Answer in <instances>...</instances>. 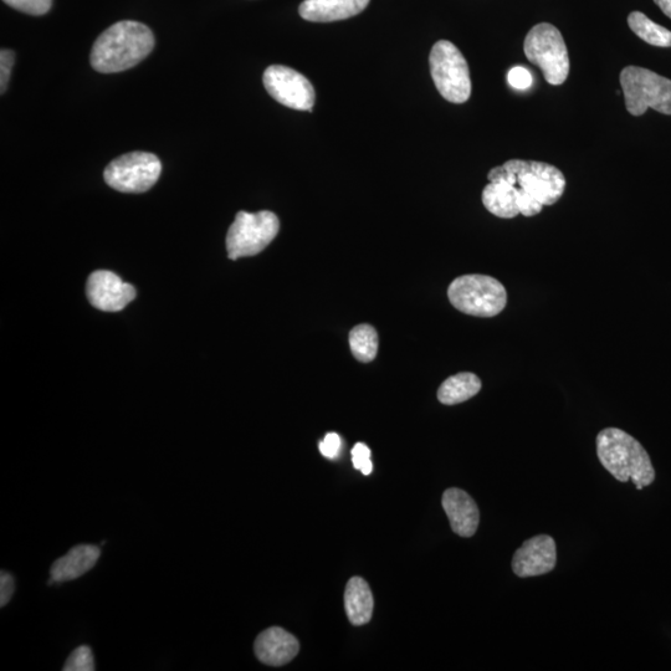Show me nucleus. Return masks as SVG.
Masks as SVG:
<instances>
[{
	"label": "nucleus",
	"mask_w": 671,
	"mask_h": 671,
	"mask_svg": "<svg viewBox=\"0 0 671 671\" xmlns=\"http://www.w3.org/2000/svg\"><path fill=\"white\" fill-rule=\"evenodd\" d=\"M254 650L261 663L270 667H283L299 654L300 643L285 629L271 627L258 635Z\"/></svg>",
	"instance_id": "13"
},
{
	"label": "nucleus",
	"mask_w": 671,
	"mask_h": 671,
	"mask_svg": "<svg viewBox=\"0 0 671 671\" xmlns=\"http://www.w3.org/2000/svg\"><path fill=\"white\" fill-rule=\"evenodd\" d=\"M483 191L484 207L491 214L503 219H512L520 214L517 204V192L514 184L503 178H494L489 181Z\"/></svg>",
	"instance_id": "18"
},
{
	"label": "nucleus",
	"mask_w": 671,
	"mask_h": 671,
	"mask_svg": "<svg viewBox=\"0 0 671 671\" xmlns=\"http://www.w3.org/2000/svg\"><path fill=\"white\" fill-rule=\"evenodd\" d=\"M494 178L514 184L520 214L524 217H535L545 206H553L566 191L565 174L544 162L507 161L503 166L491 169L488 179Z\"/></svg>",
	"instance_id": "1"
},
{
	"label": "nucleus",
	"mask_w": 671,
	"mask_h": 671,
	"mask_svg": "<svg viewBox=\"0 0 671 671\" xmlns=\"http://www.w3.org/2000/svg\"><path fill=\"white\" fill-rule=\"evenodd\" d=\"M442 504L455 534L462 537L475 535L479 527L480 512L478 505L466 491L448 489L443 494Z\"/></svg>",
	"instance_id": "14"
},
{
	"label": "nucleus",
	"mask_w": 671,
	"mask_h": 671,
	"mask_svg": "<svg viewBox=\"0 0 671 671\" xmlns=\"http://www.w3.org/2000/svg\"><path fill=\"white\" fill-rule=\"evenodd\" d=\"M481 381L474 373L463 372L449 377L444 381L438 391V399L445 406H455V404L469 401L480 392Z\"/></svg>",
	"instance_id": "19"
},
{
	"label": "nucleus",
	"mask_w": 671,
	"mask_h": 671,
	"mask_svg": "<svg viewBox=\"0 0 671 671\" xmlns=\"http://www.w3.org/2000/svg\"><path fill=\"white\" fill-rule=\"evenodd\" d=\"M352 463L363 475H370L373 470L371 450L366 444L357 443L352 449Z\"/></svg>",
	"instance_id": "24"
},
{
	"label": "nucleus",
	"mask_w": 671,
	"mask_h": 671,
	"mask_svg": "<svg viewBox=\"0 0 671 671\" xmlns=\"http://www.w3.org/2000/svg\"><path fill=\"white\" fill-rule=\"evenodd\" d=\"M9 7L29 15H44L49 12L53 0H3Z\"/></svg>",
	"instance_id": "23"
},
{
	"label": "nucleus",
	"mask_w": 671,
	"mask_h": 671,
	"mask_svg": "<svg viewBox=\"0 0 671 671\" xmlns=\"http://www.w3.org/2000/svg\"><path fill=\"white\" fill-rule=\"evenodd\" d=\"M99 546L79 545L71 548L65 556L60 557L51 566L50 577L55 583L68 582L84 576L99 561Z\"/></svg>",
	"instance_id": "16"
},
{
	"label": "nucleus",
	"mask_w": 671,
	"mask_h": 671,
	"mask_svg": "<svg viewBox=\"0 0 671 671\" xmlns=\"http://www.w3.org/2000/svg\"><path fill=\"white\" fill-rule=\"evenodd\" d=\"M350 347L356 360L370 363L378 351L377 331L371 325H358L350 332Z\"/></svg>",
	"instance_id": "21"
},
{
	"label": "nucleus",
	"mask_w": 671,
	"mask_h": 671,
	"mask_svg": "<svg viewBox=\"0 0 671 671\" xmlns=\"http://www.w3.org/2000/svg\"><path fill=\"white\" fill-rule=\"evenodd\" d=\"M507 81L514 89L526 90L532 85V76L529 70L522 66H515L507 74Z\"/></svg>",
	"instance_id": "26"
},
{
	"label": "nucleus",
	"mask_w": 671,
	"mask_h": 671,
	"mask_svg": "<svg viewBox=\"0 0 671 671\" xmlns=\"http://www.w3.org/2000/svg\"><path fill=\"white\" fill-rule=\"evenodd\" d=\"M266 91L279 104L290 109L312 112L316 94L314 86L304 75L284 65H271L265 70Z\"/></svg>",
	"instance_id": "10"
},
{
	"label": "nucleus",
	"mask_w": 671,
	"mask_h": 671,
	"mask_svg": "<svg viewBox=\"0 0 671 671\" xmlns=\"http://www.w3.org/2000/svg\"><path fill=\"white\" fill-rule=\"evenodd\" d=\"M654 3L671 19V0H654Z\"/></svg>",
	"instance_id": "29"
},
{
	"label": "nucleus",
	"mask_w": 671,
	"mask_h": 671,
	"mask_svg": "<svg viewBox=\"0 0 671 671\" xmlns=\"http://www.w3.org/2000/svg\"><path fill=\"white\" fill-rule=\"evenodd\" d=\"M95 660L92 650L87 645H81L70 654L64 665V671H94Z\"/></svg>",
	"instance_id": "22"
},
{
	"label": "nucleus",
	"mask_w": 671,
	"mask_h": 671,
	"mask_svg": "<svg viewBox=\"0 0 671 671\" xmlns=\"http://www.w3.org/2000/svg\"><path fill=\"white\" fill-rule=\"evenodd\" d=\"M556 542L548 535H539L524 542L512 558V571L520 578L546 575L556 567Z\"/></svg>",
	"instance_id": "12"
},
{
	"label": "nucleus",
	"mask_w": 671,
	"mask_h": 671,
	"mask_svg": "<svg viewBox=\"0 0 671 671\" xmlns=\"http://www.w3.org/2000/svg\"><path fill=\"white\" fill-rule=\"evenodd\" d=\"M341 438L336 433H329L320 443V452L327 459H335L340 453Z\"/></svg>",
	"instance_id": "27"
},
{
	"label": "nucleus",
	"mask_w": 671,
	"mask_h": 671,
	"mask_svg": "<svg viewBox=\"0 0 671 671\" xmlns=\"http://www.w3.org/2000/svg\"><path fill=\"white\" fill-rule=\"evenodd\" d=\"M597 454L604 468L622 483L632 480L635 488L642 490L655 480L647 450L622 429H603L597 437Z\"/></svg>",
	"instance_id": "3"
},
{
	"label": "nucleus",
	"mask_w": 671,
	"mask_h": 671,
	"mask_svg": "<svg viewBox=\"0 0 671 671\" xmlns=\"http://www.w3.org/2000/svg\"><path fill=\"white\" fill-rule=\"evenodd\" d=\"M345 607L353 626H365L371 621L375 598L368 583L361 577H352L347 583Z\"/></svg>",
	"instance_id": "17"
},
{
	"label": "nucleus",
	"mask_w": 671,
	"mask_h": 671,
	"mask_svg": "<svg viewBox=\"0 0 671 671\" xmlns=\"http://www.w3.org/2000/svg\"><path fill=\"white\" fill-rule=\"evenodd\" d=\"M15 591L14 578L10 573L0 572V607H5Z\"/></svg>",
	"instance_id": "28"
},
{
	"label": "nucleus",
	"mask_w": 671,
	"mask_h": 671,
	"mask_svg": "<svg viewBox=\"0 0 671 671\" xmlns=\"http://www.w3.org/2000/svg\"><path fill=\"white\" fill-rule=\"evenodd\" d=\"M279 229V218L269 210L258 213L239 212L228 230V258L237 260L260 254L273 242Z\"/></svg>",
	"instance_id": "8"
},
{
	"label": "nucleus",
	"mask_w": 671,
	"mask_h": 671,
	"mask_svg": "<svg viewBox=\"0 0 671 671\" xmlns=\"http://www.w3.org/2000/svg\"><path fill=\"white\" fill-rule=\"evenodd\" d=\"M86 294L90 304L101 311L117 312L124 310L136 299V290L124 283L120 276L111 271L99 270L87 280Z\"/></svg>",
	"instance_id": "11"
},
{
	"label": "nucleus",
	"mask_w": 671,
	"mask_h": 671,
	"mask_svg": "<svg viewBox=\"0 0 671 671\" xmlns=\"http://www.w3.org/2000/svg\"><path fill=\"white\" fill-rule=\"evenodd\" d=\"M524 51L526 58L542 70L548 84L565 83L570 74V58L565 39L555 25H535L526 35Z\"/></svg>",
	"instance_id": "6"
},
{
	"label": "nucleus",
	"mask_w": 671,
	"mask_h": 671,
	"mask_svg": "<svg viewBox=\"0 0 671 671\" xmlns=\"http://www.w3.org/2000/svg\"><path fill=\"white\" fill-rule=\"evenodd\" d=\"M628 25L632 32L645 43L658 46V48H671L670 30L652 22L647 15L640 12L630 13Z\"/></svg>",
	"instance_id": "20"
},
{
	"label": "nucleus",
	"mask_w": 671,
	"mask_h": 671,
	"mask_svg": "<svg viewBox=\"0 0 671 671\" xmlns=\"http://www.w3.org/2000/svg\"><path fill=\"white\" fill-rule=\"evenodd\" d=\"M162 172L160 158L148 152H131L112 161L104 172L105 182L122 193H145L155 186Z\"/></svg>",
	"instance_id": "9"
},
{
	"label": "nucleus",
	"mask_w": 671,
	"mask_h": 671,
	"mask_svg": "<svg viewBox=\"0 0 671 671\" xmlns=\"http://www.w3.org/2000/svg\"><path fill=\"white\" fill-rule=\"evenodd\" d=\"M370 0H305L299 8L302 19L314 23H331L356 17Z\"/></svg>",
	"instance_id": "15"
},
{
	"label": "nucleus",
	"mask_w": 671,
	"mask_h": 671,
	"mask_svg": "<svg viewBox=\"0 0 671 671\" xmlns=\"http://www.w3.org/2000/svg\"><path fill=\"white\" fill-rule=\"evenodd\" d=\"M430 74L439 94L453 104L470 99L469 66L462 51L447 40L435 43L429 56Z\"/></svg>",
	"instance_id": "7"
},
{
	"label": "nucleus",
	"mask_w": 671,
	"mask_h": 671,
	"mask_svg": "<svg viewBox=\"0 0 671 671\" xmlns=\"http://www.w3.org/2000/svg\"><path fill=\"white\" fill-rule=\"evenodd\" d=\"M14 61V51L9 49H2L0 51V91H2V94L7 90Z\"/></svg>",
	"instance_id": "25"
},
{
	"label": "nucleus",
	"mask_w": 671,
	"mask_h": 671,
	"mask_svg": "<svg viewBox=\"0 0 671 671\" xmlns=\"http://www.w3.org/2000/svg\"><path fill=\"white\" fill-rule=\"evenodd\" d=\"M621 85L630 115L639 117L648 109L671 116V80L639 66H627Z\"/></svg>",
	"instance_id": "5"
},
{
	"label": "nucleus",
	"mask_w": 671,
	"mask_h": 671,
	"mask_svg": "<svg viewBox=\"0 0 671 671\" xmlns=\"http://www.w3.org/2000/svg\"><path fill=\"white\" fill-rule=\"evenodd\" d=\"M450 304L466 315L494 317L504 311L507 291L499 280L488 275H463L448 289Z\"/></svg>",
	"instance_id": "4"
},
{
	"label": "nucleus",
	"mask_w": 671,
	"mask_h": 671,
	"mask_svg": "<svg viewBox=\"0 0 671 671\" xmlns=\"http://www.w3.org/2000/svg\"><path fill=\"white\" fill-rule=\"evenodd\" d=\"M155 43V35L147 25L124 20L97 38L91 50V66L101 74L135 68L152 53Z\"/></svg>",
	"instance_id": "2"
}]
</instances>
